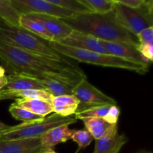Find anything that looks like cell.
<instances>
[{
  "label": "cell",
  "mask_w": 153,
  "mask_h": 153,
  "mask_svg": "<svg viewBox=\"0 0 153 153\" xmlns=\"http://www.w3.org/2000/svg\"><path fill=\"white\" fill-rule=\"evenodd\" d=\"M73 30L85 33L105 41H121L138 46L137 37L117 20L114 10L106 13H77L71 17L61 18Z\"/></svg>",
  "instance_id": "obj_1"
},
{
  "label": "cell",
  "mask_w": 153,
  "mask_h": 153,
  "mask_svg": "<svg viewBox=\"0 0 153 153\" xmlns=\"http://www.w3.org/2000/svg\"><path fill=\"white\" fill-rule=\"evenodd\" d=\"M0 62L9 74L38 77L44 73L59 72L75 67L70 61L52 59L12 46L0 40Z\"/></svg>",
  "instance_id": "obj_2"
},
{
  "label": "cell",
  "mask_w": 153,
  "mask_h": 153,
  "mask_svg": "<svg viewBox=\"0 0 153 153\" xmlns=\"http://www.w3.org/2000/svg\"><path fill=\"white\" fill-rule=\"evenodd\" d=\"M51 47L63 56L72 58L79 62L86 63L105 67H114L134 71L143 75L149 70V64H140L126 61L123 58L85 49H77L60 44L56 42H49Z\"/></svg>",
  "instance_id": "obj_3"
},
{
  "label": "cell",
  "mask_w": 153,
  "mask_h": 153,
  "mask_svg": "<svg viewBox=\"0 0 153 153\" xmlns=\"http://www.w3.org/2000/svg\"><path fill=\"white\" fill-rule=\"evenodd\" d=\"M0 40L12 46L52 59L68 61L51 47L49 42L30 31L0 22Z\"/></svg>",
  "instance_id": "obj_4"
},
{
  "label": "cell",
  "mask_w": 153,
  "mask_h": 153,
  "mask_svg": "<svg viewBox=\"0 0 153 153\" xmlns=\"http://www.w3.org/2000/svg\"><path fill=\"white\" fill-rule=\"evenodd\" d=\"M77 120L72 117H63L54 113L48 117L40 120L30 123H22L14 126H10L1 132L0 138L2 140L40 137L49 130L64 125H70L76 123Z\"/></svg>",
  "instance_id": "obj_5"
},
{
  "label": "cell",
  "mask_w": 153,
  "mask_h": 153,
  "mask_svg": "<svg viewBox=\"0 0 153 153\" xmlns=\"http://www.w3.org/2000/svg\"><path fill=\"white\" fill-rule=\"evenodd\" d=\"M78 67H68L59 72L44 73L35 79L53 97L72 95L73 88L86 78Z\"/></svg>",
  "instance_id": "obj_6"
},
{
  "label": "cell",
  "mask_w": 153,
  "mask_h": 153,
  "mask_svg": "<svg viewBox=\"0 0 153 153\" xmlns=\"http://www.w3.org/2000/svg\"><path fill=\"white\" fill-rule=\"evenodd\" d=\"M113 10L118 22L136 37L146 28L153 26V7L145 3L138 7L114 3Z\"/></svg>",
  "instance_id": "obj_7"
},
{
  "label": "cell",
  "mask_w": 153,
  "mask_h": 153,
  "mask_svg": "<svg viewBox=\"0 0 153 153\" xmlns=\"http://www.w3.org/2000/svg\"><path fill=\"white\" fill-rule=\"evenodd\" d=\"M14 10L22 15L41 13L58 18H67L74 16L76 12L62 8L44 0H9Z\"/></svg>",
  "instance_id": "obj_8"
},
{
  "label": "cell",
  "mask_w": 153,
  "mask_h": 153,
  "mask_svg": "<svg viewBox=\"0 0 153 153\" xmlns=\"http://www.w3.org/2000/svg\"><path fill=\"white\" fill-rule=\"evenodd\" d=\"M72 95L79 100V104L78 108L117 105V101L114 99L105 95L104 93L91 85L87 77L81 80L73 88Z\"/></svg>",
  "instance_id": "obj_9"
},
{
  "label": "cell",
  "mask_w": 153,
  "mask_h": 153,
  "mask_svg": "<svg viewBox=\"0 0 153 153\" xmlns=\"http://www.w3.org/2000/svg\"><path fill=\"white\" fill-rule=\"evenodd\" d=\"M128 141L124 134H118L117 124H111L105 134L96 140L93 153H119L123 146Z\"/></svg>",
  "instance_id": "obj_10"
},
{
  "label": "cell",
  "mask_w": 153,
  "mask_h": 153,
  "mask_svg": "<svg viewBox=\"0 0 153 153\" xmlns=\"http://www.w3.org/2000/svg\"><path fill=\"white\" fill-rule=\"evenodd\" d=\"M58 43L77 49L108 54L100 39L76 30H73L67 37L58 42Z\"/></svg>",
  "instance_id": "obj_11"
},
{
  "label": "cell",
  "mask_w": 153,
  "mask_h": 153,
  "mask_svg": "<svg viewBox=\"0 0 153 153\" xmlns=\"http://www.w3.org/2000/svg\"><path fill=\"white\" fill-rule=\"evenodd\" d=\"M101 43L109 55L123 58L131 62L140 64H149L144 61L140 52L137 50V46L126 42L121 41H105L101 40Z\"/></svg>",
  "instance_id": "obj_12"
},
{
  "label": "cell",
  "mask_w": 153,
  "mask_h": 153,
  "mask_svg": "<svg viewBox=\"0 0 153 153\" xmlns=\"http://www.w3.org/2000/svg\"><path fill=\"white\" fill-rule=\"evenodd\" d=\"M40 137L2 140L0 138L1 153H43Z\"/></svg>",
  "instance_id": "obj_13"
},
{
  "label": "cell",
  "mask_w": 153,
  "mask_h": 153,
  "mask_svg": "<svg viewBox=\"0 0 153 153\" xmlns=\"http://www.w3.org/2000/svg\"><path fill=\"white\" fill-rule=\"evenodd\" d=\"M23 16L41 23L47 31L52 34L55 42L57 43L67 37L73 31L69 25L61 20V18L56 16L41 13H31Z\"/></svg>",
  "instance_id": "obj_14"
},
{
  "label": "cell",
  "mask_w": 153,
  "mask_h": 153,
  "mask_svg": "<svg viewBox=\"0 0 153 153\" xmlns=\"http://www.w3.org/2000/svg\"><path fill=\"white\" fill-rule=\"evenodd\" d=\"M74 131L75 130L69 128V125L55 127L40 137L42 146L45 150L53 149L56 145L71 139Z\"/></svg>",
  "instance_id": "obj_15"
},
{
  "label": "cell",
  "mask_w": 153,
  "mask_h": 153,
  "mask_svg": "<svg viewBox=\"0 0 153 153\" xmlns=\"http://www.w3.org/2000/svg\"><path fill=\"white\" fill-rule=\"evenodd\" d=\"M7 83L1 88L4 91H21V90L39 89L44 88L33 77L21 74H9L6 76Z\"/></svg>",
  "instance_id": "obj_16"
},
{
  "label": "cell",
  "mask_w": 153,
  "mask_h": 153,
  "mask_svg": "<svg viewBox=\"0 0 153 153\" xmlns=\"http://www.w3.org/2000/svg\"><path fill=\"white\" fill-rule=\"evenodd\" d=\"M53 112L63 117H70L76 113L79 102L73 95L53 97L51 100Z\"/></svg>",
  "instance_id": "obj_17"
},
{
  "label": "cell",
  "mask_w": 153,
  "mask_h": 153,
  "mask_svg": "<svg viewBox=\"0 0 153 153\" xmlns=\"http://www.w3.org/2000/svg\"><path fill=\"white\" fill-rule=\"evenodd\" d=\"M53 96L46 90L28 89L21 91L0 90V100L10 99H41L51 102Z\"/></svg>",
  "instance_id": "obj_18"
},
{
  "label": "cell",
  "mask_w": 153,
  "mask_h": 153,
  "mask_svg": "<svg viewBox=\"0 0 153 153\" xmlns=\"http://www.w3.org/2000/svg\"><path fill=\"white\" fill-rule=\"evenodd\" d=\"M15 101L17 105L43 117L53 112L51 102L41 99H16Z\"/></svg>",
  "instance_id": "obj_19"
},
{
  "label": "cell",
  "mask_w": 153,
  "mask_h": 153,
  "mask_svg": "<svg viewBox=\"0 0 153 153\" xmlns=\"http://www.w3.org/2000/svg\"><path fill=\"white\" fill-rule=\"evenodd\" d=\"M19 27L30 31L46 41L55 42V39L52 34L49 33L41 23L23 15L19 17Z\"/></svg>",
  "instance_id": "obj_20"
},
{
  "label": "cell",
  "mask_w": 153,
  "mask_h": 153,
  "mask_svg": "<svg viewBox=\"0 0 153 153\" xmlns=\"http://www.w3.org/2000/svg\"><path fill=\"white\" fill-rule=\"evenodd\" d=\"M82 120L83 121L85 129L89 131L95 140H98L102 137L111 125L102 117L86 118Z\"/></svg>",
  "instance_id": "obj_21"
},
{
  "label": "cell",
  "mask_w": 153,
  "mask_h": 153,
  "mask_svg": "<svg viewBox=\"0 0 153 153\" xmlns=\"http://www.w3.org/2000/svg\"><path fill=\"white\" fill-rule=\"evenodd\" d=\"M19 17L9 0H0V20L9 25L19 27Z\"/></svg>",
  "instance_id": "obj_22"
},
{
  "label": "cell",
  "mask_w": 153,
  "mask_h": 153,
  "mask_svg": "<svg viewBox=\"0 0 153 153\" xmlns=\"http://www.w3.org/2000/svg\"><path fill=\"white\" fill-rule=\"evenodd\" d=\"M44 1L76 13L94 12L84 0H44Z\"/></svg>",
  "instance_id": "obj_23"
},
{
  "label": "cell",
  "mask_w": 153,
  "mask_h": 153,
  "mask_svg": "<svg viewBox=\"0 0 153 153\" xmlns=\"http://www.w3.org/2000/svg\"><path fill=\"white\" fill-rule=\"evenodd\" d=\"M111 105H104L91 106V107L77 108L75 114L76 120H83L86 118L102 117L103 118L107 114L109 108Z\"/></svg>",
  "instance_id": "obj_24"
},
{
  "label": "cell",
  "mask_w": 153,
  "mask_h": 153,
  "mask_svg": "<svg viewBox=\"0 0 153 153\" xmlns=\"http://www.w3.org/2000/svg\"><path fill=\"white\" fill-rule=\"evenodd\" d=\"M11 116L16 120L22 121V123H30L34 121L40 120L44 117L39 115L33 114L25 109L22 108L20 106L17 105L16 103H13L10 105L8 109Z\"/></svg>",
  "instance_id": "obj_25"
},
{
  "label": "cell",
  "mask_w": 153,
  "mask_h": 153,
  "mask_svg": "<svg viewBox=\"0 0 153 153\" xmlns=\"http://www.w3.org/2000/svg\"><path fill=\"white\" fill-rule=\"evenodd\" d=\"M71 139L74 142H76L78 144V150L76 153H78L79 151L82 150L87 146H89L92 140H94L93 136L90 134L88 131L86 129H81V130H75L74 133L72 135Z\"/></svg>",
  "instance_id": "obj_26"
},
{
  "label": "cell",
  "mask_w": 153,
  "mask_h": 153,
  "mask_svg": "<svg viewBox=\"0 0 153 153\" xmlns=\"http://www.w3.org/2000/svg\"><path fill=\"white\" fill-rule=\"evenodd\" d=\"M94 12L106 13L113 10L114 2L106 0H84Z\"/></svg>",
  "instance_id": "obj_27"
},
{
  "label": "cell",
  "mask_w": 153,
  "mask_h": 153,
  "mask_svg": "<svg viewBox=\"0 0 153 153\" xmlns=\"http://www.w3.org/2000/svg\"><path fill=\"white\" fill-rule=\"evenodd\" d=\"M120 114V108L117 105H111L109 108L107 114L103 117V120L108 124L115 125V124H117Z\"/></svg>",
  "instance_id": "obj_28"
},
{
  "label": "cell",
  "mask_w": 153,
  "mask_h": 153,
  "mask_svg": "<svg viewBox=\"0 0 153 153\" xmlns=\"http://www.w3.org/2000/svg\"><path fill=\"white\" fill-rule=\"evenodd\" d=\"M137 50L146 63L149 64L153 60V44L139 43Z\"/></svg>",
  "instance_id": "obj_29"
},
{
  "label": "cell",
  "mask_w": 153,
  "mask_h": 153,
  "mask_svg": "<svg viewBox=\"0 0 153 153\" xmlns=\"http://www.w3.org/2000/svg\"><path fill=\"white\" fill-rule=\"evenodd\" d=\"M137 38L140 43L153 44V26L148 27L140 31L137 35Z\"/></svg>",
  "instance_id": "obj_30"
},
{
  "label": "cell",
  "mask_w": 153,
  "mask_h": 153,
  "mask_svg": "<svg viewBox=\"0 0 153 153\" xmlns=\"http://www.w3.org/2000/svg\"><path fill=\"white\" fill-rule=\"evenodd\" d=\"M114 3H120L131 7H138L143 4V0H112Z\"/></svg>",
  "instance_id": "obj_31"
},
{
  "label": "cell",
  "mask_w": 153,
  "mask_h": 153,
  "mask_svg": "<svg viewBox=\"0 0 153 153\" xmlns=\"http://www.w3.org/2000/svg\"><path fill=\"white\" fill-rule=\"evenodd\" d=\"M7 83V77L5 76V70L1 66H0V90Z\"/></svg>",
  "instance_id": "obj_32"
},
{
  "label": "cell",
  "mask_w": 153,
  "mask_h": 153,
  "mask_svg": "<svg viewBox=\"0 0 153 153\" xmlns=\"http://www.w3.org/2000/svg\"><path fill=\"white\" fill-rule=\"evenodd\" d=\"M9 127H10L9 126L6 125V124L3 123H1V121H0V130H1V131H4V130L7 129Z\"/></svg>",
  "instance_id": "obj_33"
},
{
  "label": "cell",
  "mask_w": 153,
  "mask_h": 153,
  "mask_svg": "<svg viewBox=\"0 0 153 153\" xmlns=\"http://www.w3.org/2000/svg\"><path fill=\"white\" fill-rule=\"evenodd\" d=\"M43 153H56L55 150L53 149H47V150H45Z\"/></svg>",
  "instance_id": "obj_34"
},
{
  "label": "cell",
  "mask_w": 153,
  "mask_h": 153,
  "mask_svg": "<svg viewBox=\"0 0 153 153\" xmlns=\"http://www.w3.org/2000/svg\"><path fill=\"white\" fill-rule=\"evenodd\" d=\"M137 153H152V152H149V151H140Z\"/></svg>",
  "instance_id": "obj_35"
},
{
  "label": "cell",
  "mask_w": 153,
  "mask_h": 153,
  "mask_svg": "<svg viewBox=\"0 0 153 153\" xmlns=\"http://www.w3.org/2000/svg\"><path fill=\"white\" fill-rule=\"evenodd\" d=\"M1 132H2V131H1V130H0V137H1Z\"/></svg>",
  "instance_id": "obj_36"
},
{
  "label": "cell",
  "mask_w": 153,
  "mask_h": 153,
  "mask_svg": "<svg viewBox=\"0 0 153 153\" xmlns=\"http://www.w3.org/2000/svg\"><path fill=\"white\" fill-rule=\"evenodd\" d=\"M106 1H112V2H114V1H112V0H106Z\"/></svg>",
  "instance_id": "obj_37"
},
{
  "label": "cell",
  "mask_w": 153,
  "mask_h": 153,
  "mask_svg": "<svg viewBox=\"0 0 153 153\" xmlns=\"http://www.w3.org/2000/svg\"><path fill=\"white\" fill-rule=\"evenodd\" d=\"M0 22H2V21H1V20H0Z\"/></svg>",
  "instance_id": "obj_38"
},
{
  "label": "cell",
  "mask_w": 153,
  "mask_h": 153,
  "mask_svg": "<svg viewBox=\"0 0 153 153\" xmlns=\"http://www.w3.org/2000/svg\"><path fill=\"white\" fill-rule=\"evenodd\" d=\"M0 153H1V152H0Z\"/></svg>",
  "instance_id": "obj_39"
}]
</instances>
